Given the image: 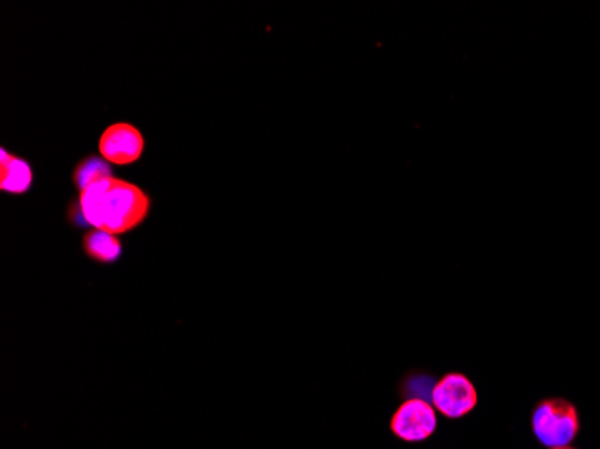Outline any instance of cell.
Instances as JSON below:
<instances>
[{"mask_svg": "<svg viewBox=\"0 0 600 449\" xmlns=\"http://www.w3.org/2000/svg\"><path fill=\"white\" fill-rule=\"evenodd\" d=\"M150 211V196L141 187L110 177L81 189L78 200L69 207V220L76 227L121 236L142 225Z\"/></svg>", "mask_w": 600, "mask_h": 449, "instance_id": "obj_1", "label": "cell"}, {"mask_svg": "<svg viewBox=\"0 0 600 449\" xmlns=\"http://www.w3.org/2000/svg\"><path fill=\"white\" fill-rule=\"evenodd\" d=\"M532 430L548 449L568 448L579 433L577 410L565 399H545L534 410Z\"/></svg>", "mask_w": 600, "mask_h": 449, "instance_id": "obj_2", "label": "cell"}, {"mask_svg": "<svg viewBox=\"0 0 600 449\" xmlns=\"http://www.w3.org/2000/svg\"><path fill=\"white\" fill-rule=\"evenodd\" d=\"M477 388L471 379L459 372L446 374L432 388L433 408L448 419H460L477 406Z\"/></svg>", "mask_w": 600, "mask_h": 449, "instance_id": "obj_3", "label": "cell"}, {"mask_svg": "<svg viewBox=\"0 0 600 449\" xmlns=\"http://www.w3.org/2000/svg\"><path fill=\"white\" fill-rule=\"evenodd\" d=\"M437 428L435 408L426 399L410 397L390 419V430L405 442H421L432 437Z\"/></svg>", "mask_w": 600, "mask_h": 449, "instance_id": "obj_4", "label": "cell"}, {"mask_svg": "<svg viewBox=\"0 0 600 449\" xmlns=\"http://www.w3.org/2000/svg\"><path fill=\"white\" fill-rule=\"evenodd\" d=\"M99 153L110 164L130 166L144 153V137L133 124H112L99 139Z\"/></svg>", "mask_w": 600, "mask_h": 449, "instance_id": "obj_5", "label": "cell"}, {"mask_svg": "<svg viewBox=\"0 0 600 449\" xmlns=\"http://www.w3.org/2000/svg\"><path fill=\"white\" fill-rule=\"evenodd\" d=\"M0 159V189L9 194H26L31 191L35 177L29 162L9 155L6 148H2Z\"/></svg>", "mask_w": 600, "mask_h": 449, "instance_id": "obj_6", "label": "cell"}, {"mask_svg": "<svg viewBox=\"0 0 600 449\" xmlns=\"http://www.w3.org/2000/svg\"><path fill=\"white\" fill-rule=\"evenodd\" d=\"M81 245L87 257L99 265H115L124 254L123 241L105 230L92 229L85 232Z\"/></svg>", "mask_w": 600, "mask_h": 449, "instance_id": "obj_7", "label": "cell"}, {"mask_svg": "<svg viewBox=\"0 0 600 449\" xmlns=\"http://www.w3.org/2000/svg\"><path fill=\"white\" fill-rule=\"evenodd\" d=\"M110 177H114L110 162H106L103 157H98V155H90L87 159L81 160L72 173V180L80 191L87 185L96 184V182Z\"/></svg>", "mask_w": 600, "mask_h": 449, "instance_id": "obj_8", "label": "cell"}, {"mask_svg": "<svg viewBox=\"0 0 600 449\" xmlns=\"http://www.w3.org/2000/svg\"><path fill=\"white\" fill-rule=\"evenodd\" d=\"M552 449H574V448H570V446H568V448H552Z\"/></svg>", "mask_w": 600, "mask_h": 449, "instance_id": "obj_9", "label": "cell"}]
</instances>
